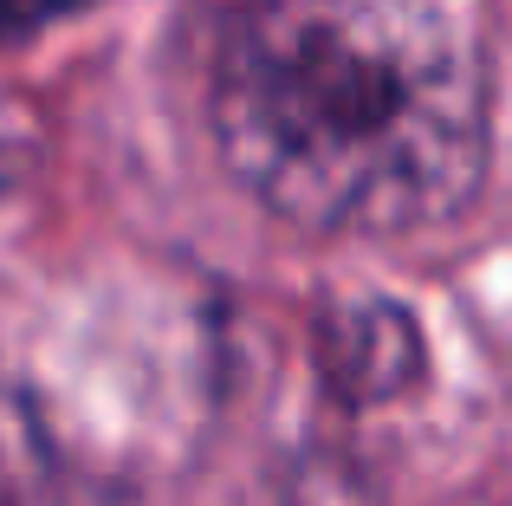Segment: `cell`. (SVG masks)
<instances>
[{"label":"cell","instance_id":"1","mask_svg":"<svg viewBox=\"0 0 512 506\" xmlns=\"http://www.w3.org/2000/svg\"><path fill=\"white\" fill-rule=\"evenodd\" d=\"M214 143L312 234H422L487 176L493 65L474 0H253L214 59Z\"/></svg>","mask_w":512,"mask_h":506},{"label":"cell","instance_id":"2","mask_svg":"<svg viewBox=\"0 0 512 506\" xmlns=\"http://www.w3.org/2000/svg\"><path fill=\"white\" fill-rule=\"evenodd\" d=\"M325 357H331V377L344 383V396H396L422 364V344H415V325L402 312L370 305V312H350L344 331H331Z\"/></svg>","mask_w":512,"mask_h":506},{"label":"cell","instance_id":"3","mask_svg":"<svg viewBox=\"0 0 512 506\" xmlns=\"http://www.w3.org/2000/svg\"><path fill=\"white\" fill-rule=\"evenodd\" d=\"M78 7H91V0H0V46H26Z\"/></svg>","mask_w":512,"mask_h":506},{"label":"cell","instance_id":"4","mask_svg":"<svg viewBox=\"0 0 512 506\" xmlns=\"http://www.w3.org/2000/svg\"><path fill=\"white\" fill-rule=\"evenodd\" d=\"M7 182H13V150H0V195H7Z\"/></svg>","mask_w":512,"mask_h":506}]
</instances>
